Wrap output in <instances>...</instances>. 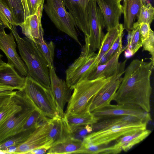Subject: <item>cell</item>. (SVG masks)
<instances>
[{"label":"cell","instance_id":"obj_1","mask_svg":"<svg viewBox=\"0 0 154 154\" xmlns=\"http://www.w3.org/2000/svg\"><path fill=\"white\" fill-rule=\"evenodd\" d=\"M154 64L143 59L132 60L125 69L113 100L119 104H131L139 106L149 112L152 92L150 77Z\"/></svg>","mask_w":154,"mask_h":154},{"label":"cell","instance_id":"obj_2","mask_svg":"<svg viewBox=\"0 0 154 154\" xmlns=\"http://www.w3.org/2000/svg\"><path fill=\"white\" fill-rule=\"evenodd\" d=\"M10 31L17 42L20 57L26 66L28 75L51 91L49 65L35 43L26 37H20L16 26H13Z\"/></svg>","mask_w":154,"mask_h":154},{"label":"cell","instance_id":"obj_3","mask_svg":"<svg viewBox=\"0 0 154 154\" xmlns=\"http://www.w3.org/2000/svg\"><path fill=\"white\" fill-rule=\"evenodd\" d=\"M116 75L85 79L77 83L72 88L73 92L67 103L65 114L82 115L90 111L93 98Z\"/></svg>","mask_w":154,"mask_h":154},{"label":"cell","instance_id":"obj_4","mask_svg":"<svg viewBox=\"0 0 154 154\" xmlns=\"http://www.w3.org/2000/svg\"><path fill=\"white\" fill-rule=\"evenodd\" d=\"M147 123L140 121L107 127L89 134L83 138L82 143L94 145L106 146L123 136L146 129Z\"/></svg>","mask_w":154,"mask_h":154},{"label":"cell","instance_id":"obj_5","mask_svg":"<svg viewBox=\"0 0 154 154\" xmlns=\"http://www.w3.org/2000/svg\"><path fill=\"white\" fill-rule=\"evenodd\" d=\"M23 91L35 107L47 118L52 119L59 115L51 91L27 75Z\"/></svg>","mask_w":154,"mask_h":154},{"label":"cell","instance_id":"obj_6","mask_svg":"<svg viewBox=\"0 0 154 154\" xmlns=\"http://www.w3.org/2000/svg\"><path fill=\"white\" fill-rule=\"evenodd\" d=\"M43 8L55 26L74 40L82 46L75 23L66 10L63 0H45Z\"/></svg>","mask_w":154,"mask_h":154},{"label":"cell","instance_id":"obj_7","mask_svg":"<svg viewBox=\"0 0 154 154\" xmlns=\"http://www.w3.org/2000/svg\"><path fill=\"white\" fill-rule=\"evenodd\" d=\"M97 54L90 48L83 47L79 57L66 70V82L72 90L77 83L87 79L96 69Z\"/></svg>","mask_w":154,"mask_h":154},{"label":"cell","instance_id":"obj_8","mask_svg":"<svg viewBox=\"0 0 154 154\" xmlns=\"http://www.w3.org/2000/svg\"><path fill=\"white\" fill-rule=\"evenodd\" d=\"M88 14L90 33L88 37L85 38V43L95 52L100 48L105 35L103 18L96 0L90 1Z\"/></svg>","mask_w":154,"mask_h":154},{"label":"cell","instance_id":"obj_9","mask_svg":"<svg viewBox=\"0 0 154 154\" xmlns=\"http://www.w3.org/2000/svg\"><path fill=\"white\" fill-rule=\"evenodd\" d=\"M98 121L110 117L129 116L135 117L148 123L151 120L149 112L139 106L131 104L112 105L110 104L91 112Z\"/></svg>","mask_w":154,"mask_h":154},{"label":"cell","instance_id":"obj_10","mask_svg":"<svg viewBox=\"0 0 154 154\" xmlns=\"http://www.w3.org/2000/svg\"><path fill=\"white\" fill-rule=\"evenodd\" d=\"M36 108L29 99L22 109L0 127V144L22 131L26 122Z\"/></svg>","mask_w":154,"mask_h":154},{"label":"cell","instance_id":"obj_11","mask_svg":"<svg viewBox=\"0 0 154 154\" xmlns=\"http://www.w3.org/2000/svg\"><path fill=\"white\" fill-rule=\"evenodd\" d=\"M11 31L7 34L4 29L0 32V49L7 57L8 63L13 65L22 76L26 77L28 70L26 66L16 50L17 44Z\"/></svg>","mask_w":154,"mask_h":154},{"label":"cell","instance_id":"obj_12","mask_svg":"<svg viewBox=\"0 0 154 154\" xmlns=\"http://www.w3.org/2000/svg\"><path fill=\"white\" fill-rule=\"evenodd\" d=\"M91 0H63L75 24L84 33L85 38L89 35L88 6Z\"/></svg>","mask_w":154,"mask_h":154},{"label":"cell","instance_id":"obj_13","mask_svg":"<svg viewBox=\"0 0 154 154\" xmlns=\"http://www.w3.org/2000/svg\"><path fill=\"white\" fill-rule=\"evenodd\" d=\"M49 75L51 92L56 103L58 114L64 116V107L69 100L72 90L68 86L66 82L58 77L54 67L49 68Z\"/></svg>","mask_w":154,"mask_h":154},{"label":"cell","instance_id":"obj_14","mask_svg":"<svg viewBox=\"0 0 154 154\" xmlns=\"http://www.w3.org/2000/svg\"><path fill=\"white\" fill-rule=\"evenodd\" d=\"M124 72L116 75L94 96L90 106V112L110 104L111 102L113 100L115 94L122 81V76Z\"/></svg>","mask_w":154,"mask_h":154},{"label":"cell","instance_id":"obj_15","mask_svg":"<svg viewBox=\"0 0 154 154\" xmlns=\"http://www.w3.org/2000/svg\"><path fill=\"white\" fill-rule=\"evenodd\" d=\"M50 120L38 127L25 142L17 146L13 154H27L32 150L44 146L51 127Z\"/></svg>","mask_w":154,"mask_h":154},{"label":"cell","instance_id":"obj_16","mask_svg":"<svg viewBox=\"0 0 154 154\" xmlns=\"http://www.w3.org/2000/svg\"><path fill=\"white\" fill-rule=\"evenodd\" d=\"M125 50L122 44L114 54L105 63L99 64L87 79H94L99 77H108L124 72L127 60L120 62L119 58Z\"/></svg>","mask_w":154,"mask_h":154},{"label":"cell","instance_id":"obj_17","mask_svg":"<svg viewBox=\"0 0 154 154\" xmlns=\"http://www.w3.org/2000/svg\"><path fill=\"white\" fill-rule=\"evenodd\" d=\"M103 16L105 28L107 31L119 25L122 14L120 0H96Z\"/></svg>","mask_w":154,"mask_h":154},{"label":"cell","instance_id":"obj_18","mask_svg":"<svg viewBox=\"0 0 154 154\" xmlns=\"http://www.w3.org/2000/svg\"><path fill=\"white\" fill-rule=\"evenodd\" d=\"M50 122L51 127L44 146L48 149L54 144L72 137L71 131L65 116L58 115L50 119Z\"/></svg>","mask_w":154,"mask_h":154},{"label":"cell","instance_id":"obj_19","mask_svg":"<svg viewBox=\"0 0 154 154\" xmlns=\"http://www.w3.org/2000/svg\"><path fill=\"white\" fill-rule=\"evenodd\" d=\"M29 100L23 90H17L0 105V127L22 109Z\"/></svg>","mask_w":154,"mask_h":154},{"label":"cell","instance_id":"obj_20","mask_svg":"<svg viewBox=\"0 0 154 154\" xmlns=\"http://www.w3.org/2000/svg\"><path fill=\"white\" fill-rule=\"evenodd\" d=\"M44 3L41 5L37 13L27 17L24 22L18 25L26 37L35 43L44 35L41 22Z\"/></svg>","mask_w":154,"mask_h":154},{"label":"cell","instance_id":"obj_21","mask_svg":"<svg viewBox=\"0 0 154 154\" xmlns=\"http://www.w3.org/2000/svg\"><path fill=\"white\" fill-rule=\"evenodd\" d=\"M26 79V77L20 75L11 64L7 63L0 67V84L22 91L25 88Z\"/></svg>","mask_w":154,"mask_h":154},{"label":"cell","instance_id":"obj_22","mask_svg":"<svg viewBox=\"0 0 154 154\" xmlns=\"http://www.w3.org/2000/svg\"><path fill=\"white\" fill-rule=\"evenodd\" d=\"M122 14L124 15V29L128 31L133 28L134 21L138 17L144 0H123Z\"/></svg>","mask_w":154,"mask_h":154},{"label":"cell","instance_id":"obj_23","mask_svg":"<svg viewBox=\"0 0 154 154\" xmlns=\"http://www.w3.org/2000/svg\"><path fill=\"white\" fill-rule=\"evenodd\" d=\"M151 132V130L146 129L139 130L120 137L115 144L122 151L126 152L147 138Z\"/></svg>","mask_w":154,"mask_h":154},{"label":"cell","instance_id":"obj_24","mask_svg":"<svg viewBox=\"0 0 154 154\" xmlns=\"http://www.w3.org/2000/svg\"><path fill=\"white\" fill-rule=\"evenodd\" d=\"M123 24L119 25L109 31L103 37L98 51L97 54L95 64L96 66L100 64V61L109 50L117 38L119 34L124 31Z\"/></svg>","mask_w":154,"mask_h":154},{"label":"cell","instance_id":"obj_25","mask_svg":"<svg viewBox=\"0 0 154 154\" xmlns=\"http://www.w3.org/2000/svg\"><path fill=\"white\" fill-rule=\"evenodd\" d=\"M11 11L16 26L29 16L26 0H1Z\"/></svg>","mask_w":154,"mask_h":154},{"label":"cell","instance_id":"obj_26","mask_svg":"<svg viewBox=\"0 0 154 154\" xmlns=\"http://www.w3.org/2000/svg\"><path fill=\"white\" fill-rule=\"evenodd\" d=\"M82 140L70 137L52 146L47 153L75 154L81 147Z\"/></svg>","mask_w":154,"mask_h":154},{"label":"cell","instance_id":"obj_27","mask_svg":"<svg viewBox=\"0 0 154 154\" xmlns=\"http://www.w3.org/2000/svg\"><path fill=\"white\" fill-rule=\"evenodd\" d=\"M140 121H142L133 116H116L109 117L99 120L97 123L91 125V126L93 131H94L118 124L134 122Z\"/></svg>","mask_w":154,"mask_h":154},{"label":"cell","instance_id":"obj_28","mask_svg":"<svg viewBox=\"0 0 154 154\" xmlns=\"http://www.w3.org/2000/svg\"><path fill=\"white\" fill-rule=\"evenodd\" d=\"M127 44L125 50L132 56L136 53L142 47L143 41L140 29V24L137 22L134 23L132 29L128 31Z\"/></svg>","mask_w":154,"mask_h":154},{"label":"cell","instance_id":"obj_29","mask_svg":"<svg viewBox=\"0 0 154 154\" xmlns=\"http://www.w3.org/2000/svg\"><path fill=\"white\" fill-rule=\"evenodd\" d=\"M71 131L77 127L92 125L97 123L98 119L90 111L82 115L70 113L65 114Z\"/></svg>","mask_w":154,"mask_h":154},{"label":"cell","instance_id":"obj_30","mask_svg":"<svg viewBox=\"0 0 154 154\" xmlns=\"http://www.w3.org/2000/svg\"><path fill=\"white\" fill-rule=\"evenodd\" d=\"M106 145H94L83 143L80 149L76 154H116L122 151L115 144L108 147Z\"/></svg>","mask_w":154,"mask_h":154},{"label":"cell","instance_id":"obj_31","mask_svg":"<svg viewBox=\"0 0 154 154\" xmlns=\"http://www.w3.org/2000/svg\"><path fill=\"white\" fill-rule=\"evenodd\" d=\"M35 43L47 61L49 68L54 67V60L55 45L54 42L51 41L48 43H47L44 39V36H43Z\"/></svg>","mask_w":154,"mask_h":154},{"label":"cell","instance_id":"obj_32","mask_svg":"<svg viewBox=\"0 0 154 154\" xmlns=\"http://www.w3.org/2000/svg\"><path fill=\"white\" fill-rule=\"evenodd\" d=\"M33 132L30 131H22L16 134L0 144V150L11 146H18L25 142Z\"/></svg>","mask_w":154,"mask_h":154},{"label":"cell","instance_id":"obj_33","mask_svg":"<svg viewBox=\"0 0 154 154\" xmlns=\"http://www.w3.org/2000/svg\"><path fill=\"white\" fill-rule=\"evenodd\" d=\"M137 18L138 23H146L150 25L154 18V8L151 3L143 5Z\"/></svg>","mask_w":154,"mask_h":154},{"label":"cell","instance_id":"obj_34","mask_svg":"<svg viewBox=\"0 0 154 154\" xmlns=\"http://www.w3.org/2000/svg\"><path fill=\"white\" fill-rule=\"evenodd\" d=\"M0 19L10 30L13 26H16L12 13L5 4L0 0Z\"/></svg>","mask_w":154,"mask_h":154},{"label":"cell","instance_id":"obj_35","mask_svg":"<svg viewBox=\"0 0 154 154\" xmlns=\"http://www.w3.org/2000/svg\"><path fill=\"white\" fill-rule=\"evenodd\" d=\"M142 47V51L149 52L151 56V61L154 63V32L151 29L149 37L143 42Z\"/></svg>","mask_w":154,"mask_h":154},{"label":"cell","instance_id":"obj_36","mask_svg":"<svg viewBox=\"0 0 154 154\" xmlns=\"http://www.w3.org/2000/svg\"><path fill=\"white\" fill-rule=\"evenodd\" d=\"M123 31L121 32L113 43L111 48L101 59L100 64L105 63L116 52L121 44H122V38Z\"/></svg>","mask_w":154,"mask_h":154},{"label":"cell","instance_id":"obj_37","mask_svg":"<svg viewBox=\"0 0 154 154\" xmlns=\"http://www.w3.org/2000/svg\"><path fill=\"white\" fill-rule=\"evenodd\" d=\"M93 131V129L90 125L78 127L71 131L72 137L74 138L82 140L88 134Z\"/></svg>","mask_w":154,"mask_h":154},{"label":"cell","instance_id":"obj_38","mask_svg":"<svg viewBox=\"0 0 154 154\" xmlns=\"http://www.w3.org/2000/svg\"><path fill=\"white\" fill-rule=\"evenodd\" d=\"M29 15L37 13L41 5L44 3L45 0H26Z\"/></svg>","mask_w":154,"mask_h":154},{"label":"cell","instance_id":"obj_39","mask_svg":"<svg viewBox=\"0 0 154 154\" xmlns=\"http://www.w3.org/2000/svg\"><path fill=\"white\" fill-rule=\"evenodd\" d=\"M15 90L13 87L0 84V97L12 96L16 93Z\"/></svg>","mask_w":154,"mask_h":154},{"label":"cell","instance_id":"obj_40","mask_svg":"<svg viewBox=\"0 0 154 154\" xmlns=\"http://www.w3.org/2000/svg\"><path fill=\"white\" fill-rule=\"evenodd\" d=\"M150 25L146 23L140 24V29L143 42L149 36L151 29Z\"/></svg>","mask_w":154,"mask_h":154},{"label":"cell","instance_id":"obj_41","mask_svg":"<svg viewBox=\"0 0 154 154\" xmlns=\"http://www.w3.org/2000/svg\"><path fill=\"white\" fill-rule=\"evenodd\" d=\"M49 149L45 146H43L32 150L28 152L27 154H43L47 153Z\"/></svg>","mask_w":154,"mask_h":154},{"label":"cell","instance_id":"obj_42","mask_svg":"<svg viewBox=\"0 0 154 154\" xmlns=\"http://www.w3.org/2000/svg\"><path fill=\"white\" fill-rule=\"evenodd\" d=\"M11 96H12L0 97V105L8 99Z\"/></svg>","mask_w":154,"mask_h":154},{"label":"cell","instance_id":"obj_43","mask_svg":"<svg viewBox=\"0 0 154 154\" xmlns=\"http://www.w3.org/2000/svg\"><path fill=\"white\" fill-rule=\"evenodd\" d=\"M5 28H6V26L0 19V32L5 29Z\"/></svg>","mask_w":154,"mask_h":154},{"label":"cell","instance_id":"obj_44","mask_svg":"<svg viewBox=\"0 0 154 154\" xmlns=\"http://www.w3.org/2000/svg\"><path fill=\"white\" fill-rule=\"evenodd\" d=\"M7 64V63L4 62L2 60L1 58H0V67L5 65Z\"/></svg>","mask_w":154,"mask_h":154},{"label":"cell","instance_id":"obj_45","mask_svg":"<svg viewBox=\"0 0 154 154\" xmlns=\"http://www.w3.org/2000/svg\"><path fill=\"white\" fill-rule=\"evenodd\" d=\"M9 152L8 151H6L0 150V154H8Z\"/></svg>","mask_w":154,"mask_h":154},{"label":"cell","instance_id":"obj_46","mask_svg":"<svg viewBox=\"0 0 154 154\" xmlns=\"http://www.w3.org/2000/svg\"><path fill=\"white\" fill-rule=\"evenodd\" d=\"M3 56L2 55H1L0 54V58H1L3 57Z\"/></svg>","mask_w":154,"mask_h":154},{"label":"cell","instance_id":"obj_47","mask_svg":"<svg viewBox=\"0 0 154 154\" xmlns=\"http://www.w3.org/2000/svg\"><path fill=\"white\" fill-rule=\"evenodd\" d=\"M122 0H120V1H121Z\"/></svg>","mask_w":154,"mask_h":154}]
</instances>
